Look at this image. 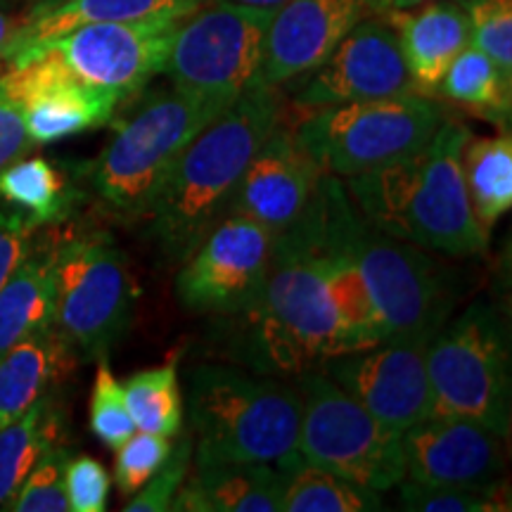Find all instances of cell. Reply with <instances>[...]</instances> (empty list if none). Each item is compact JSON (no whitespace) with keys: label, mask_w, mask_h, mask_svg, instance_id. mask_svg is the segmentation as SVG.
<instances>
[{"label":"cell","mask_w":512,"mask_h":512,"mask_svg":"<svg viewBox=\"0 0 512 512\" xmlns=\"http://www.w3.org/2000/svg\"><path fill=\"white\" fill-rule=\"evenodd\" d=\"M230 318L238 323L235 358L254 373L297 377L342 354L330 292V256L313 197L292 226L275 233L259 297L247 311Z\"/></svg>","instance_id":"6da1fadb"},{"label":"cell","mask_w":512,"mask_h":512,"mask_svg":"<svg viewBox=\"0 0 512 512\" xmlns=\"http://www.w3.org/2000/svg\"><path fill=\"white\" fill-rule=\"evenodd\" d=\"M470 133L465 124L444 119L418 155L342 181L349 200L370 226L427 252L486 254L489 233L475 219L463 176Z\"/></svg>","instance_id":"7a4b0ae2"},{"label":"cell","mask_w":512,"mask_h":512,"mask_svg":"<svg viewBox=\"0 0 512 512\" xmlns=\"http://www.w3.org/2000/svg\"><path fill=\"white\" fill-rule=\"evenodd\" d=\"M280 112L275 88L259 83L190 140L147 214L166 259L183 261L226 216L249 159L280 124Z\"/></svg>","instance_id":"3957f363"},{"label":"cell","mask_w":512,"mask_h":512,"mask_svg":"<svg viewBox=\"0 0 512 512\" xmlns=\"http://www.w3.org/2000/svg\"><path fill=\"white\" fill-rule=\"evenodd\" d=\"M316 197L325 230L351 256L373 297L384 342H430L458 299L451 271L427 249L370 226L337 176H320Z\"/></svg>","instance_id":"277c9868"},{"label":"cell","mask_w":512,"mask_h":512,"mask_svg":"<svg viewBox=\"0 0 512 512\" xmlns=\"http://www.w3.org/2000/svg\"><path fill=\"white\" fill-rule=\"evenodd\" d=\"M192 463H271L297 456V384L252 370L202 363L188 373Z\"/></svg>","instance_id":"5b68a950"},{"label":"cell","mask_w":512,"mask_h":512,"mask_svg":"<svg viewBox=\"0 0 512 512\" xmlns=\"http://www.w3.org/2000/svg\"><path fill=\"white\" fill-rule=\"evenodd\" d=\"M425 363L432 415L475 422L498 437H510V335L494 304L477 299L446 320L427 344Z\"/></svg>","instance_id":"8992f818"},{"label":"cell","mask_w":512,"mask_h":512,"mask_svg":"<svg viewBox=\"0 0 512 512\" xmlns=\"http://www.w3.org/2000/svg\"><path fill=\"white\" fill-rule=\"evenodd\" d=\"M219 114L216 107L178 88L147 98L114 126L110 143L91 166L88 178L98 202L126 221L150 214L178 157Z\"/></svg>","instance_id":"52a82bcc"},{"label":"cell","mask_w":512,"mask_h":512,"mask_svg":"<svg viewBox=\"0 0 512 512\" xmlns=\"http://www.w3.org/2000/svg\"><path fill=\"white\" fill-rule=\"evenodd\" d=\"M444 119L437 100L413 91L323 107L294 133L325 174L349 178L418 155Z\"/></svg>","instance_id":"ba28073f"},{"label":"cell","mask_w":512,"mask_h":512,"mask_svg":"<svg viewBox=\"0 0 512 512\" xmlns=\"http://www.w3.org/2000/svg\"><path fill=\"white\" fill-rule=\"evenodd\" d=\"M140 287L105 233L55 247V328L88 361L110 356L136 316Z\"/></svg>","instance_id":"9c48e42d"},{"label":"cell","mask_w":512,"mask_h":512,"mask_svg":"<svg viewBox=\"0 0 512 512\" xmlns=\"http://www.w3.org/2000/svg\"><path fill=\"white\" fill-rule=\"evenodd\" d=\"M302 396L299 453L309 463L335 472L363 489H396L406 477L401 432L368 413L323 370L297 375Z\"/></svg>","instance_id":"30bf717a"},{"label":"cell","mask_w":512,"mask_h":512,"mask_svg":"<svg viewBox=\"0 0 512 512\" xmlns=\"http://www.w3.org/2000/svg\"><path fill=\"white\" fill-rule=\"evenodd\" d=\"M273 12L228 3L204 5L178 24L164 74L178 91L223 112L259 86Z\"/></svg>","instance_id":"8fae6325"},{"label":"cell","mask_w":512,"mask_h":512,"mask_svg":"<svg viewBox=\"0 0 512 512\" xmlns=\"http://www.w3.org/2000/svg\"><path fill=\"white\" fill-rule=\"evenodd\" d=\"M275 233L245 216L226 214L183 259L178 299L197 313L238 316L259 297L271 266Z\"/></svg>","instance_id":"7c38bea8"},{"label":"cell","mask_w":512,"mask_h":512,"mask_svg":"<svg viewBox=\"0 0 512 512\" xmlns=\"http://www.w3.org/2000/svg\"><path fill=\"white\" fill-rule=\"evenodd\" d=\"M0 88L22 110L34 145H50L112 119L119 95L88 86L50 48L12 55Z\"/></svg>","instance_id":"4fadbf2b"},{"label":"cell","mask_w":512,"mask_h":512,"mask_svg":"<svg viewBox=\"0 0 512 512\" xmlns=\"http://www.w3.org/2000/svg\"><path fill=\"white\" fill-rule=\"evenodd\" d=\"M304 76L294 105L306 112L415 91L396 31L380 15L358 19L337 48Z\"/></svg>","instance_id":"5bb4252c"},{"label":"cell","mask_w":512,"mask_h":512,"mask_svg":"<svg viewBox=\"0 0 512 512\" xmlns=\"http://www.w3.org/2000/svg\"><path fill=\"white\" fill-rule=\"evenodd\" d=\"M181 22L183 19H147L86 24L36 48H50L88 86L126 100L140 93L152 76L164 72L171 38Z\"/></svg>","instance_id":"9a60e30c"},{"label":"cell","mask_w":512,"mask_h":512,"mask_svg":"<svg viewBox=\"0 0 512 512\" xmlns=\"http://www.w3.org/2000/svg\"><path fill=\"white\" fill-rule=\"evenodd\" d=\"M422 339L380 342L368 349L332 356L318 370L335 380L377 420L396 432L430 418V380H427Z\"/></svg>","instance_id":"2e32d148"},{"label":"cell","mask_w":512,"mask_h":512,"mask_svg":"<svg viewBox=\"0 0 512 512\" xmlns=\"http://www.w3.org/2000/svg\"><path fill=\"white\" fill-rule=\"evenodd\" d=\"M505 439L475 422L430 418L401 432L406 477L422 484L489 489L505 472Z\"/></svg>","instance_id":"e0dca14e"},{"label":"cell","mask_w":512,"mask_h":512,"mask_svg":"<svg viewBox=\"0 0 512 512\" xmlns=\"http://www.w3.org/2000/svg\"><path fill=\"white\" fill-rule=\"evenodd\" d=\"M323 174L297 133L278 124L249 159L226 214L245 216L280 233L304 214Z\"/></svg>","instance_id":"ac0fdd59"},{"label":"cell","mask_w":512,"mask_h":512,"mask_svg":"<svg viewBox=\"0 0 512 512\" xmlns=\"http://www.w3.org/2000/svg\"><path fill=\"white\" fill-rule=\"evenodd\" d=\"M366 15L368 0H285L268 22L259 83L278 88L309 74Z\"/></svg>","instance_id":"d6986e66"},{"label":"cell","mask_w":512,"mask_h":512,"mask_svg":"<svg viewBox=\"0 0 512 512\" xmlns=\"http://www.w3.org/2000/svg\"><path fill=\"white\" fill-rule=\"evenodd\" d=\"M396 31L415 91L437 93L446 69L470 46V22L460 0H427L413 8L382 12Z\"/></svg>","instance_id":"ffe728a7"},{"label":"cell","mask_w":512,"mask_h":512,"mask_svg":"<svg viewBox=\"0 0 512 512\" xmlns=\"http://www.w3.org/2000/svg\"><path fill=\"white\" fill-rule=\"evenodd\" d=\"M176 512H283V475L271 463H195Z\"/></svg>","instance_id":"44dd1931"},{"label":"cell","mask_w":512,"mask_h":512,"mask_svg":"<svg viewBox=\"0 0 512 512\" xmlns=\"http://www.w3.org/2000/svg\"><path fill=\"white\" fill-rule=\"evenodd\" d=\"M209 0H62L50 8H34L12 36L3 62L22 50L43 46L67 31L86 24L147 22V19H185Z\"/></svg>","instance_id":"7402d4cb"},{"label":"cell","mask_w":512,"mask_h":512,"mask_svg":"<svg viewBox=\"0 0 512 512\" xmlns=\"http://www.w3.org/2000/svg\"><path fill=\"white\" fill-rule=\"evenodd\" d=\"M72 347L60 330L46 328L0 356V427L22 418L67 368Z\"/></svg>","instance_id":"603a6c76"},{"label":"cell","mask_w":512,"mask_h":512,"mask_svg":"<svg viewBox=\"0 0 512 512\" xmlns=\"http://www.w3.org/2000/svg\"><path fill=\"white\" fill-rule=\"evenodd\" d=\"M55 325V249L31 252L0 287V356Z\"/></svg>","instance_id":"cb8c5ba5"},{"label":"cell","mask_w":512,"mask_h":512,"mask_svg":"<svg viewBox=\"0 0 512 512\" xmlns=\"http://www.w3.org/2000/svg\"><path fill=\"white\" fill-rule=\"evenodd\" d=\"M463 176L475 219L486 233L512 207V138L505 128L498 136L470 133L463 147Z\"/></svg>","instance_id":"d4e9b609"},{"label":"cell","mask_w":512,"mask_h":512,"mask_svg":"<svg viewBox=\"0 0 512 512\" xmlns=\"http://www.w3.org/2000/svg\"><path fill=\"white\" fill-rule=\"evenodd\" d=\"M60 434L62 413L48 394L22 418L0 427V510L10 508L34 465L60 444Z\"/></svg>","instance_id":"484cf974"},{"label":"cell","mask_w":512,"mask_h":512,"mask_svg":"<svg viewBox=\"0 0 512 512\" xmlns=\"http://www.w3.org/2000/svg\"><path fill=\"white\" fill-rule=\"evenodd\" d=\"M318 209L320 235H323V245L330 256V292L332 302L337 309L339 320V342H342V354L349 351L368 349L373 344L384 342V325L380 313L375 309L373 297H370L366 283H363L361 273L351 256L330 238L328 230L323 226V216H320L318 197L313 195Z\"/></svg>","instance_id":"4316f807"},{"label":"cell","mask_w":512,"mask_h":512,"mask_svg":"<svg viewBox=\"0 0 512 512\" xmlns=\"http://www.w3.org/2000/svg\"><path fill=\"white\" fill-rule=\"evenodd\" d=\"M283 475V512H375L382 494L363 489L306 460L302 453L275 465Z\"/></svg>","instance_id":"83f0119b"},{"label":"cell","mask_w":512,"mask_h":512,"mask_svg":"<svg viewBox=\"0 0 512 512\" xmlns=\"http://www.w3.org/2000/svg\"><path fill=\"white\" fill-rule=\"evenodd\" d=\"M0 200L22 211L36 228H41L67 219L79 192L53 162L43 157H22L0 174Z\"/></svg>","instance_id":"f1b7e54d"},{"label":"cell","mask_w":512,"mask_h":512,"mask_svg":"<svg viewBox=\"0 0 512 512\" xmlns=\"http://www.w3.org/2000/svg\"><path fill=\"white\" fill-rule=\"evenodd\" d=\"M437 93L479 119L496 121L498 126L510 124L512 76L482 50L472 46L460 50L446 69Z\"/></svg>","instance_id":"f546056e"},{"label":"cell","mask_w":512,"mask_h":512,"mask_svg":"<svg viewBox=\"0 0 512 512\" xmlns=\"http://www.w3.org/2000/svg\"><path fill=\"white\" fill-rule=\"evenodd\" d=\"M136 430L174 439L183 430V394L178 382V356L162 366L145 368L121 382Z\"/></svg>","instance_id":"4dcf8cb0"},{"label":"cell","mask_w":512,"mask_h":512,"mask_svg":"<svg viewBox=\"0 0 512 512\" xmlns=\"http://www.w3.org/2000/svg\"><path fill=\"white\" fill-rule=\"evenodd\" d=\"M399 508L411 512H503L510 510L508 486L463 489V486L422 484L403 477L399 484Z\"/></svg>","instance_id":"1f68e13d"},{"label":"cell","mask_w":512,"mask_h":512,"mask_svg":"<svg viewBox=\"0 0 512 512\" xmlns=\"http://www.w3.org/2000/svg\"><path fill=\"white\" fill-rule=\"evenodd\" d=\"M91 430L112 451L136 432L121 382L114 377L107 356L98 358L93 394H91Z\"/></svg>","instance_id":"d6a6232c"},{"label":"cell","mask_w":512,"mask_h":512,"mask_svg":"<svg viewBox=\"0 0 512 512\" xmlns=\"http://www.w3.org/2000/svg\"><path fill=\"white\" fill-rule=\"evenodd\" d=\"M470 22V46L512 76V0H460Z\"/></svg>","instance_id":"836d02e7"},{"label":"cell","mask_w":512,"mask_h":512,"mask_svg":"<svg viewBox=\"0 0 512 512\" xmlns=\"http://www.w3.org/2000/svg\"><path fill=\"white\" fill-rule=\"evenodd\" d=\"M69 451L62 444L50 451L34 465L17 496L12 498V512H67V486H64V467H67Z\"/></svg>","instance_id":"e575fe53"},{"label":"cell","mask_w":512,"mask_h":512,"mask_svg":"<svg viewBox=\"0 0 512 512\" xmlns=\"http://www.w3.org/2000/svg\"><path fill=\"white\" fill-rule=\"evenodd\" d=\"M174 441L162 434L136 430L117 448L114 458V484L121 496H133L169 458Z\"/></svg>","instance_id":"d590c367"},{"label":"cell","mask_w":512,"mask_h":512,"mask_svg":"<svg viewBox=\"0 0 512 512\" xmlns=\"http://www.w3.org/2000/svg\"><path fill=\"white\" fill-rule=\"evenodd\" d=\"M192 467V437L183 434L181 441L171 448L169 458L124 505L126 512H169L174 498L188 477Z\"/></svg>","instance_id":"8d00e7d4"},{"label":"cell","mask_w":512,"mask_h":512,"mask_svg":"<svg viewBox=\"0 0 512 512\" xmlns=\"http://www.w3.org/2000/svg\"><path fill=\"white\" fill-rule=\"evenodd\" d=\"M64 486L72 512H102L110 503L112 479L105 465L93 456H69L64 467Z\"/></svg>","instance_id":"74e56055"},{"label":"cell","mask_w":512,"mask_h":512,"mask_svg":"<svg viewBox=\"0 0 512 512\" xmlns=\"http://www.w3.org/2000/svg\"><path fill=\"white\" fill-rule=\"evenodd\" d=\"M36 230L22 211L10 204H0V287L8 283L10 275L34 252Z\"/></svg>","instance_id":"f35d334b"},{"label":"cell","mask_w":512,"mask_h":512,"mask_svg":"<svg viewBox=\"0 0 512 512\" xmlns=\"http://www.w3.org/2000/svg\"><path fill=\"white\" fill-rule=\"evenodd\" d=\"M31 145L22 110L0 88V174L17 159L27 157Z\"/></svg>","instance_id":"ab89813d"},{"label":"cell","mask_w":512,"mask_h":512,"mask_svg":"<svg viewBox=\"0 0 512 512\" xmlns=\"http://www.w3.org/2000/svg\"><path fill=\"white\" fill-rule=\"evenodd\" d=\"M427 3V0H368L370 15H382L389 10H401V8H413V5Z\"/></svg>","instance_id":"60d3db41"},{"label":"cell","mask_w":512,"mask_h":512,"mask_svg":"<svg viewBox=\"0 0 512 512\" xmlns=\"http://www.w3.org/2000/svg\"><path fill=\"white\" fill-rule=\"evenodd\" d=\"M15 31H17V24H12V19L5 15V12H0V62H3L5 53H8V46L12 36H15Z\"/></svg>","instance_id":"b9f144b4"},{"label":"cell","mask_w":512,"mask_h":512,"mask_svg":"<svg viewBox=\"0 0 512 512\" xmlns=\"http://www.w3.org/2000/svg\"><path fill=\"white\" fill-rule=\"evenodd\" d=\"M216 3L245 5V8H256V10H278L285 0H216Z\"/></svg>","instance_id":"7bdbcfd3"},{"label":"cell","mask_w":512,"mask_h":512,"mask_svg":"<svg viewBox=\"0 0 512 512\" xmlns=\"http://www.w3.org/2000/svg\"><path fill=\"white\" fill-rule=\"evenodd\" d=\"M57 3H62V0H41L36 8H50V5H57Z\"/></svg>","instance_id":"ee69618b"}]
</instances>
